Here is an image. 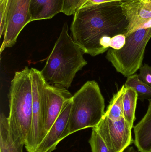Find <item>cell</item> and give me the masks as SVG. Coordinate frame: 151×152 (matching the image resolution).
<instances>
[{"label": "cell", "instance_id": "obj_10", "mask_svg": "<svg viewBox=\"0 0 151 152\" xmlns=\"http://www.w3.org/2000/svg\"><path fill=\"white\" fill-rule=\"evenodd\" d=\"M121 7L129 23L126 37L151 20V0H127L121 2Z\"/></svg>", "mask_w": 151, "mask_h": 152}, {"label": "cell", "instance_id": "obj_2", "mask_svg": "<svg viewBox=\"0 0 151 152\" xmlns=\"http://www.w3.org/2000/svg\"><path fill=\"white\" fill-rule=\"evenodd\" d=\"M83 51L68 34L65 22L41 74L49 84L68 88L76 74L87 64Z\"/></svg>", "mask_w": 151, "mask_h": 152}, {"label": "cell", "instance_id": "obj_17", "mask_svg": "<svg viewBox=\"0 0 151 152\" xmlns=\"http://www.w3.org/2000/svg\"><path fill=\"white\" fill-rule=\"evenodd\" d=\"M125 85L126 87L132 88L136 91L138 99L143 101L144 99H151V86L141 80L137 74L128 77Z\"/></svg>", "mask_w": 151, "mask_h": 152}, {"label": "cell", "instance_id": "obj_9", "mask_svg": "<svg viewBox=\"0 0 151 152\" xmlns=\"http://www.w3.org/2000/svg\"><path fill=\"white\" fill-rule=\"evenodd\" d=\"M43 139L60 114L65 103L73 96L67 88L50 85L45 81L43 87ZM43 141V140H42Z\"/></svg>", "mask_w": 151, "mask_h": 152}, {"label": "cell", "instance_id": "obj_22", "mask_svg": "<svg viewBox=\"0 0 151 152\" xmlns=\"http://www.w3.org/2000/svg\"><path fill=\"white\" fill-rule=\"evenodd\" d=\"M126 1H127V0H83V2L81 4L79 8L86 7V6L105 3L122 2Z\"/></svg>", "mask_w": 151, "mask_h": 152}, {"label": "cell", "instance_id": "obj_8", "mask_svg": "<svg viewBox=\"0 0 151 152\" xmlns=\"http://www.w3.org/2000/svg\"><path fill=\"white\" fill-rule=\"evenodd\" d=\"M94 128L106 144L110 152H123L134 143L132 129L124 117L113 121L104 114Z\"/></svg>", "mask_w": 151, "mask_h": 152}, {"label": "cell", "instance_id": "obj_19", "mask_svg": "<svg viewBox=\"0 0 151 152\" xmlns=\"http://www.w3.org/2000/svg\"><path fill=\"white\" fill-rule=\"evenodd\" d=\"M83 0H65L63 13L67 16L74 15Z\"/></svg>", "mask_w": 151, "mask_h": 152}, {"label": "cell", "instance_id": "obj_5", "mask_svg": "<svg viewBox=\"0 0 151 152\" xmlns=\"http://www.w3.org/2000/svg\"><path fill=\"white\" fill-rule=\"evenodd\" d=\"M151 38V27L139 29L126 37L120 50L110 48L106 58L125 77L134 75L142 66L145 48Z\"/></svg>", "mask_w": 151, "mask_h": 152}, {"label": "cell", "instance_id": "obj_7", "mask_svg": "<svg viewBox=\"0 0 151 152\" xmlns=\"http://www.w3.org/2000/svg\"><path fill=\"white\" fill-rule=\"evenodd\" d=\"M31 0H8L5 31L1 53L6 48L14 46L22 29L31 22Z\"/></svg>", "mask_w": 151, "mask_h": 152}, {"label": "cell", "instance_id": "obj_15", "mask_svg": "<svg viewBox=\"0 0 151 152\" xmlns=\"http://www.w3.org/2000/svg\"><path fill=\"white\" fill-rule=\"evenodd\" d=\"M138 94L131 87H126L123 97V111L124 116L130 128H134V123L136 120V109Z\"/></svg>", "mask_w": 151, "mask_h": 152}, {"label": "cell", "instance_id": "obj_20", "mask_svg": "<svg viewBox=\"0 0 151 152\" xmlns=\"http://www.w3.org/2000/svg\"><path fill=\"white\" fill-rule=\"evenodd\" d=\"M138 75L141 80L151 86V66L146 64L142 66Z\"/></svg>", "mask_w": 151, "mask_h": 152}, {"label": "cell", "instance_id": "obj_4", "mask_svg": "<svg viewBox=\"0 0 151 152\" xmlns=\"http://www.w3.org/2000/svg\"><path fill=\"white\" fill-rule=\"evenodd\" d=\"M72 100L69 120L62 140L82 129L96 126L105 113V99L95 80L85 83Z\"/></svg>", "mask_w": 151, "mask_h": 152}, {"label": "cell", "instance_id": "obj_16", "mask_svg": "<svg viewBox=\"0 0 151 152\" xmlns=\"http://www.w3.org/2000/svg\"><path fill=\"white\" fill-rule=\"evenodd\" d=\"M126 87L125 85H123L117 93L113 95L105 112V115L112 120H118L124 117L123 97Z\"/></svg>", "mask_w": 151, "mask_h": 152}, {"label": "cell", "instance_id": "obj_14", "mask_svg": "<svg viewBox=\"0 0 151 152\" xmlns=\"http://www.w3.org/2000/svg\"><path fill=\"white\" fill-rule=\"evenodd\" d=\"M25 145L14 138L11 132L8 117L0 115V152H23Z\"/></svg>", "mask_w": 151, "mask_h": 152}, {"label": "cell", "instance_id": "obj_13", "mask_svg": "<svg viewBox=\"0 0 151 152\" xmlns=\"http://www.w3.org/2000/svg\"><path fill=\"white\" fill-rule=\"evenodd\" d=\"M146 114L134 128V143L140 152H151V98Z\"/></svg>", "mask_w": 151, "mask_h": 152}, {"label": "cell", "instance_id": "obj_18", "mask_svg": "<svg viewBox=\"0 0 151 152\" xmlns=\"http://www.w3.org/2000/svg\"><path fill=\"white\" fill-rule=\"evenodd\" d=\"M92 152H110L106 144L94 128L89 141Z\"/></svg>", "mask_w": 151, "mask_h": 152}, {"label": "cell", "instance_id": "obj_12", "mask_svg": "<svg viewBox=\"0 0 151 152\" xmlns=\"http://www.w3.org/2000/svg\"><path fill=\"white\" fill-rule=\"evenodd\" d=\"M65 0H31L30 15L31 22L52 18L63 12Z\"/></svg>", "mask_w": 151, "mask_h": 152}, {"label": "cell", "instance_id": "obj_3", "mask_svg": "<svg viewBox=\"0 0 151 152\" xmlns=\"http://www.w3.org/2000/svg\"><path fill=\"white\" fill-rule=\"evenodd\" d=\"M9 98L10 129L14 138L25 145L33 115V88L29 68L26 67L15 73L11 82Z\"/></svg>", "mask_w": 151, "mask_h": 152}, {"label": "cell", "instance_id": "obj_21", "mask_svg": "<svg viewBox=\"0 0 151 152\" xmlns=\"http://www.w3.org/2000/svg\"><path fill=\"white\" fill-rule=\"evenodd\" d=\"M126 37L124 34H119L113 37L111 40L110 48L119 50L123 48L126 44Z\"/></svg>", "mask_w": 151, "mask_h": 152}, {"label": "cell", "instance_id": "obj_23", "mask_svg": "<svg viewBox=\"0 0 151 152\" xmlns=\"http://www.w3.org/2000/svg\"><path fill=\"white\" fill-rule=\"evenodd\" d=\"M123 152H137L133 146H129Z\"/></svg>", "mask_w": 151, "mask_h": 152}, {"label": "cell", "instance_id": "obj_24", "mask_svg": "<svg viewBox=\"0 0 151 152\" xmlns=\"http://www.w3.org/2000/svg\"><path fill=\"white\" fill-rule=\"evenodd\" d=\"M8 0H0V4L4 3L5 4H7V2H8Z\"/></svg>", "mask_w": 151, "mask_h": 152}, {"label": "cell", "instance_id": "obj_1", "mask_svg": "<svg viewBox=\"0 0 151 152\" xmlns=\"http://www.w3.org/2000/svg\"><path fill=\"white\" fill-rule=\"evenodd\" d=\"M128 22L121 2L105 3L79 8L71 26L72 38L84 53L95 57L105 52L110 37L126 33Z\"/></svg>", "mask_w": 151, "mask_h": 152}, {"label": "cell", "instance_id": "obj_6", "mask_svg": "<svg viewBox=\"0 0 151 152\" xmlns=\"http://www.w3.org/2000/svg\"><path fill=\"white\" fill-rule=\"evenodd\" d=\"M33 88V115L32 124L25 146L27 152H36L43 140L44 109L43 87L45 80L40 71L31 69Z\"/></svg>", "mask_w": 151, "mask_h": 152}, {"label": "cell", "instance_id": "obj_11", "mask_svg": "<svg viewBox=\"0 0 151 152\" xmlns=\"http://www.w3.org/2000/svg\"><path fill=\"white\" fill-rule=\"evenodd\" d=\"M72 98L65 103L59 116L38 145L36 152H52L62 141V137L69 120L72 104Z\"/></svg>", "mask_w": 151, "mask_h": 152}]
</instances>
